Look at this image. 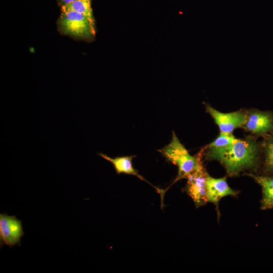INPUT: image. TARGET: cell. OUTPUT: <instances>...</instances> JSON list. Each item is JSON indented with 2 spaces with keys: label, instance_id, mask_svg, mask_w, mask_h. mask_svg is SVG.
Instances as JSON below:
<instances>
[{
  "label": "cell",
  "instance_id": "1",
  "mask_svg": "<svg viewBox=\"0 0 273 273\" xmlns=\"http://www.w3.org/2000/svg\"><path fill=\"white\" fill-rule=\"evenodd\" d=\"M258 152V145L254 140L238 139L224 147L208 148L207 157L220 162L227 173L233 176L245 169L254 168L257 165Z\"/></svg>",
  "mask_w": 273,
  "mask_h": 273
},
{
  "label": "cell",
  "instance_id": "2",
  "mask_svg": "<svg viewBox=\"0 0 273 273\" xmlns=\"http://www.w3.org/2000/svg\"><path fill=\"white\" fill-rule=\"evenodd\" d=\"M160 152L169 161L177 166L178 172L175 181L187 178L195 170L202 158V151L196 156L191 155L174 131L170 143Z\"/></svg>",
  "mask_w": 273,
  "mask_h": 273
},
{
  "label": "cell",
  "instance_id": "3",
  "mask_svg": "<svg viewBox=\"0 0 273 273\" xmlns=\"http://www.w3.org/2000/svg\"><path fill=\"white\" fill-rule=\"evenodd\" d=\"M59 25L64 33L74 37L87 39L95 34V26L86 16L63 6Z\"/></svg>",
  "mask_w": 273,
  "mask_h": 273
},
{
  "label": "cell",
  "instance_id": "4",
  "mask_svg": "<svg viewBox=\"0 0 273 273\" xmlns=\"http://www.w3.org/2000/svg\"><path fill=\"white\" fill-rule=\"evenodd\" d=\"M207 173L203 167L201 159L195 170L187 177L186 191L199 207L207 202L206 179Z\"/></svg>",
  "mask_w": 273,
  "mask_h": 273
},
{
  "label": "cell",
  "instance_id": "5",
  "mask_svg": "<svg viewBox=\"0 0 273 273\" xmlns=\"http://www.w3.org/2000/svg\"><path fill=\"white\" fill-rule=\"evenodd\" d=\"M22 221L16 216L0 214V245L12 247L21 245V238L24 236Z\"/></svg>",
  "mask_w": 273,
  "mask_h": 273
},
{
  "label": "cell",
  "instance_id": "6",
  "mask_svg": "<svg viewBox=\"0 0 273 273\" xmlns=\"http://www.w3.org/2000/svg\"><path fill=\"white\" fill-rule=\"evenodd\" d=\"M206 111L218 126L221 133H232L236 128L243 126L246 121V114L241 111L224 113L209 105H206Z\"/></svg>",
  "mask_w": 273,
  "mask_h": 273
},
{
  "label": "cell",
  "instance_id": "7",
  "mask_svg": "<svg viewBox=\"0 0 273 273\" xmlns=\"http://www.w3.org/2000/svg\"><path fill=\"white\" fill-rule=\"evenodd\" d=\"M243 127L248 131L263 135L273 130V115L268 112L254 111L246 115Z\"/></svg>",
  "mask_w": 273,
  "mask_h": 273
},
{
  "label": "cell",
  "instance_id": "8",
  "mask_svg": "<svg viewBox=\"0 0 273 273\" xmlns=\"http://www.w3.org/2000/svg\"><path fill=\"white\" fill-rule=\"evenodd\" d=\"M207 202L214 204L218 211L220 199L225 196H236L239 192L231 188L226 177L215 178L207 174L206 179Z\"/></svg>",
  "mask_w": 273,
  "mask_h": 273
},
{
  "label": "cell",
  "instance_id": "9",
  "mask_svg": "<svg viewBox=\"0 0 273 273\" xmlns=\"http://www.w3.org/2000/svg\"><path fill=\"white\" fill-rule=\"evenodd\" d=\"M98 155L106 160L111 162L113 164L117 174L125 173L134 175L140 179L148 183L149 184L152 185L150 183L148 182V181H147L140 174H139L138 171L133 167L132 160L133 158L135 157L134 156H120L116 157L115 158H111L109 156L102 153H99ZM154 187L157 190L158 193L160 192L161 190L157 187Z\"/></svg>",
  "mask_w": 273,
  "mask_h": 273
},
{
  "label": "cell",
  "instance_id": "10",
  "mask_svg": "<svg viewBox=\"0 0 273 273\" xmlns=\"http://www.w3.org/2000/svg\"><path fill=\"white\" fill-rule=\"evenodd\" d=\"M261 187L262 191V199L261 208L267 209L273 208V176L256 175L249 174Z\"/></svg>",
  "mask_w": 273,
  "mask_h": 273
},
{
  "label": "cell",
  "instance_id": "11",
  "mask_svg": "<svg viewBox=\"0 0 273 273\" xmlns=\"http://www.w3.org/2000/svg\"><path fill=\"white\" fill-rule=\"evenodd\" d=\"M63 6L84 15L88 18L92 25L95 26L91 7V0H75Z\"/></svg>",
  "mask_w": 273,
  "mask_h": 273
},
{
  "label": "cell",
  "instance_id": "12",
  "mask_svg": "<svg viewBox=\"0 0 273 273\" xmlns=\"http://www.w3.org/2000/svg\"><path fill=\"white\" fill-rule=\"evenodd\" d=\"M238 140L232 133H220V135L209 146L208 148H218L227 146Z\"/></svg>",
  "mask_w": 273,
  "mask_h": 273
},
{
  "label": "cell",
  "instance_id": "13",
  "mask_svg": "<svg viewBox=\"0 0 273 273\" xmlns=\"http://www.w3.org/2000/svg\"><path fill=\"white\" fill-rule=\"evenodd\" d=\"M264 148L265 169L273 171V137L265 142Z\"/></svg>",
  "mask_w": 273,
  "mask_h": 273
},
{
  "label": "cell",
  "instance_id": "14",
  "mask_svg": "<svg viewBox=\"0 0 273 273\" xmlns=\"http://www.w3.org/2000/svg\"><path fill=\"white\" fill-rule=\"evenodd\" d=\"M61 1L63 2L64 5H65L70 4L73 2L74 1H75V0H61Z\"/></svg>",
  "mask_w": 273,
  "mask_h": 273
}]
</instances>
